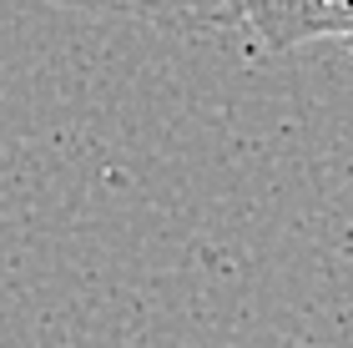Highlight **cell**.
I'll return each mask as SVG.
<instances>
[{
    "label": "cell",
    "mask_w": 353,
    "mask_h": 348,
    "mask_svg": "<svg viewBox=\"0 0 353 348\" xmlns=\"http://www.w3.org/2000/svg\"><path fill=\"white\" fill-rule=\"evenodd\" d=\"M237 25L263 51L308 41H353V0H237Z\"/></svg>",
    "instance_id": "obj_1"
},
{
    "label": "cell",
    "mask_w": 353,
    "mask_h": 348,
    "mask_svg": "<svg viewBox=\"0 0 353 348\" xmlns=\"http://www.w3.org/2000/svg\"><path fill=\"white\" fill-rule=\"evenodd\" d=\"M56 6L96 10V15H126L152 25H237V0H56Z\"/></svg>",
    "instance_id": "obj_2"
}]
</instances>
